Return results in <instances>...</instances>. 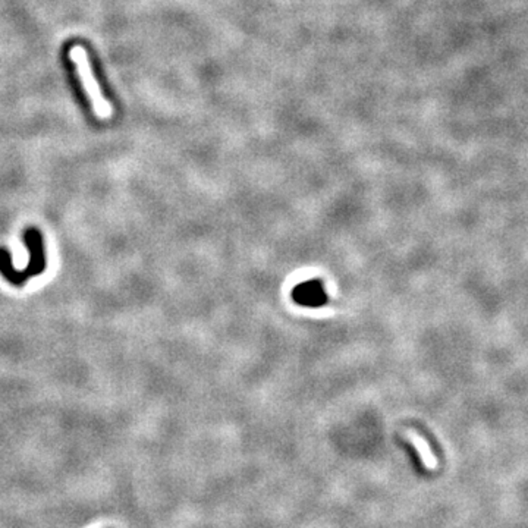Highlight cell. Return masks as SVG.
Returning <instances> with one entry per match:
<instances>
[{"mask_svg":"<svg viewBox=\"0 0 528 528\" xmlns=\"http://www.w3.org/2000/svg\"><path fill=\"white\" fill-rule=\"evenodd\" d=\"M24 242L30 251V263L26 270H16L12 264L11 254L0 248V274L15 286L26 285L33 276H38L45 270V254L43 235L36 227H30L24 232Z\"/></svg>","mask_w":528,"mask_h":528,"instance_id":"cell-1","label":"cell"},{"mask_svg":"<svg viewBox=\"0 0 528 528\" xmlns=\"http://www.w3.org/2000/svg\"><path fill=\"white\" fill-rule=\"evenodd\" d=\"M71 59L74 60V63L77 66L78 77L82 82V87L85 90V93H87L91 104H93L95 112L97 113V117L102 118V119L110 118L112 107H110L109 102L103 97L102 90L97 84V80L95 78L93 71H91L87 52L81 48V45H75V48L71 50Z\"/></svg>","mask_w":528,"mask_h":528,"instance_id":"cell-2","label":"cell"},{"mask_svg":"<svg viewBox=\"0 0 528 528\" xmlns=\"http://www.w3.org/2000/svg\"><path fill=\"white\" fill-rule=\"evenodd\" d=\"M404 438L414 446V449L417 451L419 456H420V461L421 464L429 470V471H433L439 467V461L438 458H436V455L433 453L429 442L423 438L421 434H419L416 430H406L404 433Z\"/></svg>","mask_w":528,"mask_h":528,"instance_id":"cell-3","label":"cell"}]
</instances>
